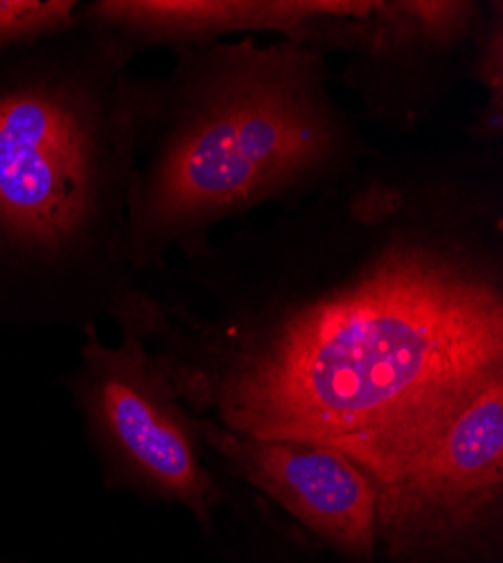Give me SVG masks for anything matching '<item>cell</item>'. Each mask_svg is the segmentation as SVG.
<instances>
[{"label":"cell","mask_w":503,"mask_h":563,"mask_svg":"<svg viewBox=\"0 0 503 563\" xmlns=\"http://www.w3.org/2000/svg\"><path fill=\"white\" fill-rule=\"evenodd\" d=\"M113 318L161 339L181 404L260 440L341 446L503 365V150L378 152L210 242Z\"/></svg>","instance_id":"1"},{"label":"cell","mask_w":503,"mask_h":563,"mask_svg":"<svg viewBox=\"0 0 503 563\" xmlns=\"http://www.w3.org/2000/svg\"><path fill=\"white\" fill-rule=\"evenodd\" d=\"M375 0H90L79 25L124 64L145 51L208 48L236 34H278L324 55H352Z\"/></svg>","instance_id":"6"},{"label":"cell","mask_w":503,"mask_h":563,"mask_svg":"<svg viewBox=\"0 0 503 563\" xmlns=\"http://www.w3.org/2000/svg\"><path fill=\"white\" fill-rule=\"evenodd\" d=\"M483 8V0H375L369 34L341 70L363 118L395 133L429 124L466 81Z\"/></svg>","instance_id":"5"},{"label":"cell","mask_w":503,"mask_h":563,"mask_svg":"<svg viewBox=\"0 0 503 563\" xmlns=\"http://www.w3.org/2000/svg\"><path fill=\"white\" fill-rule=\"evenodd\" d=\"M75 0H0V55L79 25Z\"/></svg>","instance_id":"9"},{"label":"cell","mask_w":503,"mask_h":563,"mask_svg":"<svg viewBox=\"0 0 503 563\" xmlns=\"http://www.w3.org/2000/svg\"><path fill=\"white\" fill-rule=\"evenodd\" d=\"M193 427L204 446L314 534L357 556H371L378 537V489L346 453L324 442L240 435L195 415Z\"/></svg>","instance_id":"7"},{"label":"cell","mask_w":503,"mask_h":563,"mask_svg":"<svg viewBox=\"0 0 503 563\" xmlns=\"http://www.w3.org/2000/svg\"><path fill=\"white\" fill-rule=\"evenodd\" d=\"M466 79L483 88L485 100L470 129L474 150H503V3H485L474 27L466 64Z\"/></svg>","instance_id":"8"},{"label":"cell","mask_w":503,"mask_h":563,"mask_svg":"<svg viewBox=\"0 0 503 563\" xmlns=\"http://www.w3.org/2000/svg\"><path fill=\"white\" fill-rule=\"evenodd\" d=\"M120 330L118 347L86 332L75 390L88 429L120 478L186 505L206 521L219 489L193 415L141 336Z\"/></svg>","instance_id":"4"},{"label":"cell","mask_w":503,"mask_h":563,"mask_svg":"<svg viewBox=\"0 0 503 563\" xmlns=\"http://www.w3.org/2000/svg\"><path fill=\"white\" fill-rule=\"evenodd\" d=\"M152 77L86 27L0 55V318L118 309L139 275L127 217Z\"/></svg>","instance_id":"2"},{"label":"cell","mask_w":503,"mask_h":563,"mask_svg":"<svg viewBox=\"0 0 503 563\" xmlns=\"http://www.w3.org/2000/svg\"><path fill=\"white\" fill-rule=\"evenodd\" d=\"M172 55L152 77L129 197L139 279L201 253L215 225L324 192L380 152L335 100L324 53L244 36Z\"/></svg>","instance_id":"3"}]
</instances>
